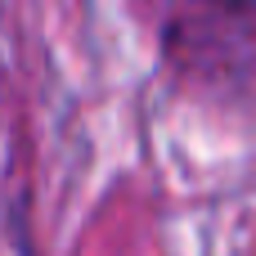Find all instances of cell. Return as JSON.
I'll return each mask as SVG.
<instances>
[{
  "instance_id": "1",
  "label": "cell",
  "mask_w": 256,
  "mask_h": 256,
  "mask_svg": "<svg viewBox=\"0 0 256 256\" xmlns=\"http://www.w3.org/2000/svg\"><path fill=\"white\" fill-rule=\"evenodd\" d=\"M220 4H243V9H252L256 0H220Z\"/></svg>"
}]
</instances>
